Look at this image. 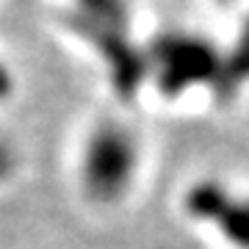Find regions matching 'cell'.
I'll return each instance as SVG.
<instances>
[{
  "label": "cell",
  "mask_w": 249,
  "mask_h": 249,
  "mask_svg": "<svg viewBox=\"0 0 249 249\" xmlns=\"http://www.w3.org/2000/svg\"><path fill=\"white\" fill-rule=\"evenodd\" d=\"M142 163L136 133L119 119H103L89 130L80 147L78 183L89 202L100 208L122 202L133 188Z\"/></svg>",
  "instance_id": "6da1fadb"
},
{
  "label": "cell",
  "mask_w": 249,
  "mask_h": 249,
  "mask_svg": "<svg viewBox=\"0 0 249 249\" xmlns=\"http://www.w3.org/2000/svg\"><path fill=\"white\" fill-rule=\"evenodd\" d=\"M147 83L158 89L160 97L178 100L191 89H213L222 47L202 34L166 31L144 47Z\"/></svg>",
  "instance_id": "7a4b0ae2"
},
{
  "label": "cell",
  "mask_w": 249,
  "mask_h": 249,
  "mask_svg": "<svg viewBox=\"0 0 249 249\" xmlns=\"http://www.w3.org/2000/svg\"><path fill=\"white\" fill-rule=\"evenodd\" d=\"M58 22L100 58V64L106 67L111 89L122 100H133L144 89V83H147L144 47L133 42L130 28L83 17L72 9L58 11Z\"/></svg>",
  "instance_id": "3957f363"
},
{
  "label": "cell",
  "mask_w": 249,
  "mask_h": 249,
  "mask_svg": "<svg viewBox=\"0 0 249 249\" xmlns=\"http://www.w3.org/2000/svg\"><path fill=\"white\" fill-rule=\"evenodd\" d=\"M183 211L232 249H249V194H235L222 180H196L183 194Z\"/></svg>",
  "instance_id": "277c9868"
},
{
  "label": "cell",
  "mask_w": 249,
  "mask_h": 249,
  "mask_svg": "<svg viewBox=\"0 0 249 249\" xmlns=\"http://www.w3.org/2000/svg\"><path fill=\"white\" fill-rule=\"evenodd\" d=\"M249 86V14L244 17L241 28L235 31L232 42L222 47V61H219V75L211 89V97L216 103H232L241 91Z\"/></svg>",
  "instance_id": "5b68a950"
},
{
  "label": "cell",
  "mask_w": 249,
  "mask_h": 249,
  "mask_svg": "<svg viewBox=\"0 0 249 249\" xmlns=\"http://www.w3.org/2000/svg\"><path fill=\"white\" fill-rule=\"evenodd\" d=\"M67 9L78 11L83 17L111 22V25H122V28H130V22H133L130 0H70Z\"/></svg>",
  "instance_id": "8992f818"
},
{
  "label": "cell",
  "mask_w": 249,
  "mask_h": 249,
  "mask_svg": "<svg viewBox=\"0 0 249 249\" xmlns=\"http://www.w3.org/2000/svg\"><path fill=\"white\" fill-rule=\"evenodd\" d=\"M19 169V155L6 139H0V183H9Z\"/></svg>",
  "instance_id": "52a82bcc"
},
{
  "label": "cell",
  "mask_w": 249,
  "mask_h": 249,
  "mask_svg": "<svg viewBox=\"0 0 249 249\" xmlns=\"http://www.w3.org/2000/svg\"><path fill=\"white\" fill-rule=\"evenodd\" d=\"M14 75H11V70L6 67V64L0 61V100H9L11 94H14Z\"/></svg>",
  "instance_id": "ba28073f"
},
{
  "label": "cell",
  "mask_w": 249,
  "mask_h": 249,
  "mask_svg": "<svg viewBox=\"0 0 249 249\" xmlns=\"http://www.w3.org/2000/svg\"><path fill=\"white\" fill-rule=\"evenodd\" d=\"M219 3H230V0H219Z\"/></svg>",
  "instance_id": "9c48e42d"
}]
</instances>
